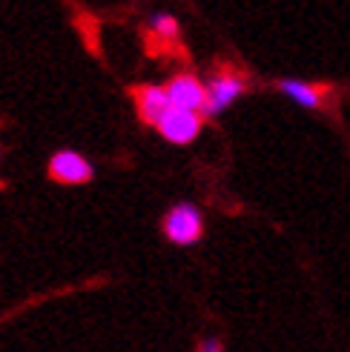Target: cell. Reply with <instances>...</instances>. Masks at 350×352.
Returning a JSON list of instances; mask_svg holds the SVG:
<instances>
[{"instance_id":"cell-7","label":"cell","mask_w":350,"mask_h":352,"mask_svg":"<svg viewBox=\"0 0 350 352\" xmlns=\"http://www.w3.org/2000/svg\"><path fill=\"white\" fill-rule=\"evenodd\" d=\"M135 95V107H138V115H141L144 123H150V126H155L169 107V98H167V89L158 83H147V86H135L132 89Z\"/></svg>"},{"instance_id":"cell-8","label":"cell","mask_w":350,"mask_h":352,"mask_svg":"<svg viewBox=\"0 0 350 352\" xmlns=\"http://www.w3.org/2000/svg\"><path fill=\"white\" fill-rule=\"evenodd\" d=\"M147 26H150V32H152V34H158L161 41L178 38V21H175L172 14H167V12H155V14H150Z\"/></svg>"},{"instance_id":"cell-1","label":"cell","mask_w":350,"mask_h":352,"mask_svg":"<svg viewBox=\"0 0 350 352\" xmlns=\"http://www.w3.org/2000/svg\"><path fill=\"white\" fill-rule=\"evenodd\" d=\"M161 232L172 246H192L198 243L204 235V215L196 204L178 201L175 206L167 209L161 221Z\"/></svg>"},{"instance_id":"cell-4","label":"cell","mask_w":350,"mask_h":352,"mask_svg":"<svg viewBox=\"0 0 350 352\" xmlns=\"http://www.w3.org/2000/svg\"><path fill=\"white\" fill-rule=\"evenodd\" d=\"M201 129H204V115L181 112V109H167L164 118L155 123V132L172 146H189L201 135Z\"/></svg>"},{"instance_id":"cell-9","label":"cell","mask_w":350,"mask_h":352,"mask_svg":"<svg viewBox=\"0 0 350 352\" xmlns=\"http://www.w3.org/2000/svg\"><path fill=\"white\" fill-rule=\"evenodd\" d=\"M198 352H224V346H221L218 338H204V341L198 344Z\"/></svg>"},{"instance_id":"cell-3","label":"cell","mask_w":350,"mask_h":352,"mask_svg":"<svg viewBox=\"0 0 350 352\" xmlns=\"http://www.w3.org/2000/svg\"><path fill=\"white\" fill-rule=\"evenodd\" d=\"M164 89H167V98H169L172 109L204 115V109H207V83L198 75L178 72L175 78H169V83L164 86Z\"/></svg>"},{"instance_id":"cell-2","label":"cell","mask_w":350,"mask_h":352,"mask_svg":"<svg viewBox=\"0 0 350 352\" xmlns=\"http://www.w3.org/2000/svg\"><path fill=\"white\" fill-rule=\"evenodd\" d=\"M247 78L236 69H221L213 78L207 80V109H204V118H218L224 115L233 103L247 92Z\"/></svg>"},{"instance_id":"cell-6","label":"cell","mask_w":350,"mask_h":352,"mask_svg":"<svg viewBox=\"0 0 350 352\" xmlns=\"http://www.w3.org/2000/svg\"><path fill=\"white\" fill-rule=\"evenodd\" d=\"M273 89L278 95L290 98L293 103H299L302 109H322L327 95H330V86H325V83H307V80H299V78H282V80H276Z\"/></svg>"},{"instance_id":"cell-5","label":"cell","mask_w":350,"mask_h":352,"mask_svg":"<svg viewBox=\"0 0 350 352\" xmlns=\"http://www.w3.org/2000/svg\"><path fill=\"white\" fill-rule=\"evenodd\" d=\"M49 178L66 184V186H78V184H90L95 178V166L86 161L81 152L72 149H61L52 155L49 161Z\"/></svg>"}]
</instances>
